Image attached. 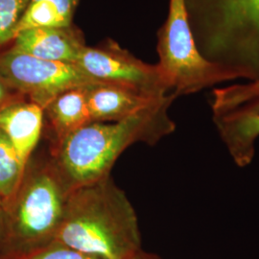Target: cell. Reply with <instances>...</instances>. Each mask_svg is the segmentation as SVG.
<instances>
[{"mask_svg": "<svg viewBox=\"0 0 259 259\" xmlns=\"http://www.w3.org/2000/svg\"><path fill=\"white\" fill-rule=\"evenodd\" d=\"M177 98L170 93L123 120L91 122L51 145L50 156L72 189L111 176L115 161L131 145H155L174 133L176 124L168 111Z\"/></svg>", "mask_w": 259, "mask_h": 259, "instance_id": "1", "label": "cell"}, {"mask_svg": "<svg viewBox=\"0 0 259 259\" xmlns=\"http://www.w3.org/2000/svg\"><path fill=\"white\" fill-rule=\"evenodd\" d=\"M55 241L102 259H134L142 250L137 212L111 176L71 191Z\"/></svg>", "mask_w": 259, "mask_h": 259, "instance_id": "2", "label": "cell"}, {"mask_svg": "<svg viewBox=\"0 0 259 259\" xmlns=\"http://www.w3.org/2000/svg\"><path fill=\"white\" fill-rule=\"evenodd\" d=\"M72 190L50 155H33L16 194L4 206L0 259L19 258L53 243Z\"/></svg>", "mask_w": 259, "mask_h": 259, "instance_id": "3", "label": "cell"}, {"mask_svg": "<svg viewBox=\"0 0 259 259\" xmlns=\"http://www.w3.org/2000/svg\"><path fill=\"white\" fill-rule=\"evenodd\" d=\"M199 53L206 61L259 79V0H185Z\"/></svg>", "mask_w": 259, "mask_h": 259, "instance_id": "4", "label": "cell"}, {"mask_svg": "<svg viewBox=\"0 0 259 259\" xmlns=\"http://www.w3.org/2000/svg\"><path fill=\"white\" fill-rule=\"evenodd\" d=\"M157 66L177 97L241 79L238 73L209 63L199 53L185 0H169L166 20L157 31Z\"/></svg>", "mask_w": 259, "mask_h": 259, "instance_id": "5", "label": "cell"}, {"mask_svg": "<svg viewBox=\"0 0 259 259\" xmlns=\"http://www.w3.org/2000/svg\"><path fill=\"white\" fill-rule=\"evenodd\" d=\"M0 77L42 109L67 90L98 83L76 64L38 59L11 47L0 50Z\"/></svg>", "mask_w": 259, "mask_h": 259, "instance_id": "6", "label": "cell"}, {"mask_svg": "<svg viewBox=\"0 0 259 259\" xmlns=\"http://www.w3.org/2000/svg\"><path fill=\"white\" fill-rule=\"evenodd\" d=\"M98 83L128 88L151 97H163L170 90L157 65H149L108 39L84 47L75 63Z\"/></svg>", "mask_w": 259, "mask_h": 259, "instance_id": "7", "label": "cell"}, {"mask_svg": "<svg viewBox=\"0 0 259 259\" xmlns=\"http://www.w3.org/2000/svg\"><path fill=\"white\" fill-rule=\"evenodd\" d=\"M212 118L233 162L239 167L250 165L259 138V96L230 111L212 114Z\"/></svg>", "mask_w": 259, "mask_h": 259, "instance_id": "8", "label": "cell"}, {"mask_svg": "<svg viewBox=\"0 0 259 259\" xmlns=\"http://www.w3.org/2000/svg\"><path fill=\"white\" fill-rule=\"evenodd\" d=\"M9 47L38 59L75 64L87 45L82 31L72 24L22 30Z\"/></svg>", "mask_w": 259, "mask_h": 259, "instance_id": "9", "label": "cell"}, {"mask_svg": "<svg viewBox=\"0 0 259 259\" xmlns=\"http://www.w3.org/2000/svg\"><path fill=\"white\" fill-rule=\"evenodd\" d=\"M0 130L27 164L45 131L44 109L22 98L0 110Z\"/></svg>", "mask_w": 259, "mask_h": 259, "instance_id": "10", "label": "cell"}, {"mask_svg": "<svg viewBox=\"0 0 259 259\" xmlns=\"http://www.w3.org/2000/svg\"><path fill=\"white\" fill-rule=\"evenodd\" d=\"M163 97H151L111 83H93L88 87L87 91L93 122L123 120Z\"/></svg>", "mask_w": 259, "mask_h": 259, "instance_id": "11", "label": "cell"}, {"mask_svg": "<svg viewBox=\"0 0 259 259\" xmlns=\"http://www.w3.org/2000/svg\"><path fill=\"white\" fill-rule=\"evenodd\" d=\"M88 87H78L60 93L44 109L45 128L55 145L75 131L90 124Z\"/></svg>", "mask_w": 259, "mask_h": 259, "instance_id": "12", "label": "cell"}, {"mask_svg": "<svg viewBox=\"0 0 259 259\" xmlns=\"http://www.w3.org/2000/svg\"><path fill=\"white\" fill-rule=\"evenodd\" d=\"M80 1L30 0L18 33L30 28L65 27L72 25L75 10Z\"/></svg>", "mask_w": 259, "mask_h": 259, "instance_id": "13", "label": "cell"}, {"mask_svg": "<svg viewBox=\"0 0 259 259\" xmlns=\"http://www.w3.org/2000/svg\"><path fill=\"white\" fill-rule=\"evenodd\" d=\"M26 163L0 130V201L5 206L16 194L23 179Z\"/></svg>", "mask_w": 259, "mask_h": 259, "instance_id": "14", "label": "cell"}, {"mask_svg": "<svg viewBox=\"0 0 259 259\" xmlns=\"http://www.w3.org/2000/svg\"><path fill=\"white\" fill-rule=\"evenodd\" d=\"M258 96L259 79L247 83L217 88L210 94V109L212 114L222 113Z\"/></svg>", "mask_w": 259, "mask_h": 259, "instance_id": "15", "label": "cell"}, {"mask_svg": "<svg viewBox=\"0 0 259 259\" xmlns=\"http://www.w3.org/2000/svg\"><path fill=\"white\" fill-rule=\"evenodd\" d=\"M30 0H0V50L16 37Z\"/></svg>", "mask_w": 259, "mask_h": 259, "instance_id": "16", "label": "cell"}, {"mask_svg": "<svg viewBox=\"0 0 259 259\" xmlns=\"http://www.w3.org/2000/svg\"><path fill=\"white\" fill-rule=\"evenodd\" d=\"M17 259H102L54 241L47 247Z\"/></svg>", "mask_w": 259, "mask_h": 259, "instance_id": "17", "label": "cell"}, {"mask_svg": "<svg viewBox=\"0 0 259 259\" xmlns=\"http://www.w3.org/2000/svg\"><path fill=\"white\" fill-rule=\"evenodd\" d=\"M22 98L25 97L18 92H16L14 89H12L9 84L0 77V110L11 103L18 101Z\"/></svg>", "mask_w": 259, "mask_h": 259, "instance_id": "18", "label": "cell"}, {"mask_svg": "<svg viewBox=\"0 0 259 259\" xmlns=\"http://www.w3.org/2000/svg\"><path fill=\"white\" fill-rule=\"evenodd\" d=\"M4 234H5V209H4V205L0 201V250L4 240Z\"/></svg>", "mask_w": 259, "mask_h": 259, "instance_id": "19", "label": "cell"}, {"mask_svg": "<svg viewBox=\"0 0 259 259\" xmlns=\"http://www.w3.org/2000/svg\"><path fill=\"white\" fill-rule=\"evenodd\" d=\"M134 259H161L158 255L155 254V253H151V252H147L145 250H141L139 251V253L135 256Z\"/></svg>", "mask_w": 259, "mask_h": 259, "instance_id": "20", "label": "cell"}]
</instances>
